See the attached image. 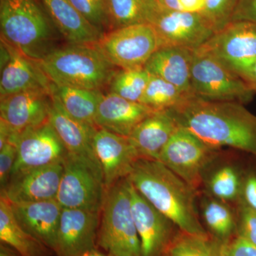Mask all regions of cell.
<instances>
[{"label": "cell", "mask_w": 256, "mask_h": 256, "mask_svg": "<svg viewBox=\"0 0 256 256\" xmlns=\"http://www.w3.org/2000/svg\"><path fill=\"white\" fill-rule=\"evenodd\" d=\"M169 110L178 126L208 146L233 148L256 158V116L244 104L194 96Z\"/></svg>", "instance_id": "6da1fadb"}, {"label": "cell", "mask_w": 256, "mask_h": 256, "mask_svg": "<svg viewBox=\"0 0 256 256\" xmlns=\"http://www.w3.org/2000/svg\"><path fill=\"white\" fill-rule=\"evenodd\" d=\"M127 178L178 230L197 235L208 234L197 212L198 191L159 160L140 158Z\"/></svg>", "instance_id": "7a4b0ae2"}, {"label": "cell", "mask_w": 256, "mask_h": 256, "mask_svg": "<svg viewBox=\"0 0 256 256\" xmlns=\"http://www.w3.org/2000/svg\"><path fill=\"white\" fill-rule=\"evenodd\" d=\"M0 28L1 38L36 62L57 48L55 26L38 0H0Z\"/></svg>", "instance_id": "3957f363"}, {"label": "cell", "mask_w": 256, "mask_h": 256, "mask_svg": "<svg viewBox=\"0 0 256 256\" xmlns=\"http://www.w3.org/2000/svg\"><path fill=\"white\" fill-rule=\"evenodd\" d=\"M38 62L52 84L90 90L109 86L118 70L96 44L57 47Z\"/></svg>", "instance_id": "277c9868"}, {"label": "cell", "mask_w": 256, "mask_h": 256, "mask_svg": "<svg viewBox=\"0 0 256 256\" xmlns=\"http://www.w3.org/2000/svg\"><path fill=\"white\" fill-rule=\"evenodd\" d=\"M97 247L110 256H141L127 178L106 190Z\"/></svg>", "instance_id": "5b68a950"}, {"label": "cell", "mask_w": 256, "mask_h": 256, "mask_svg": "<svg viewBox=\"0 0 256 256\" xmlns=\"http://www.w3.org/2000/svg\"><path fill=\"white\" fill-rule=\"evenodd\" d=\"M191 86L194 96L207 100L246 105L256 95L244 79L202 47L194 50Z\"/></svg>", "instance_id": "8992f818"}, {"label": "cell", "mask_w": 256, "mask_h": 256, "mask_svg": "<svg viewBox=\"0 0 256 256\" xmlns=\"http://www.w3.org/2000/svg\"><path fill=\"white\" fill-rule=\"evenodd\" d=\"M220 150L180 126L158 160L198 191L203 183L204 172L220 156Z\"/></svg>", "instance_id": "52a82bcc"}, {"label": "cell", "mask_w": 256, "mask_h": 256, "mask_svg": "<svg viewBox=\"0 0 256 256\" xmlns=\"http://www.w3.org/2000/svg\"><path fill=\"white\" fill-rule=\"evenodd\" d=\"M96 45L110 63L120 69L144 68L160 48L156 30L149 24L106 32Z\"/></svg>", "instance_id": "ba28073f"}, {"label": "cell", "mask_w": 256, "mask_h": 256, "mask_svg": "<svg viewBox=\"0 0 256 256\" xmlns=\"http://www.w3.org/2000/svg\"><path fill=\"white\" fill-rule=\"evenodd\" d=\"M201 47L244 80L256 62V24L232 22Z\"/></svg>", "instance_id": "9c48e42d"}, {"label": "cell", "mask_w": 256, "mask_h": 256, "mask_svg": "<svg viewBox=\"0 0 256 256\" xmlns=\"http://www.w3.org/2000/svg\"><path fill=\"white\" fill-rule=\"evenodd\" d=\"M106 193L102 174L85 162L67 156L56 198L62 208L100 212Z\"/></svg>", "instance_id": "30bf717a"}, {"label": "cell", "mask_w": 256, "mask_h": 256, "mask_svg": "<svg viewBox=\"0 0 256 256\" xmlns=\"http://www.w3.org/2000/svg\"><path fill=\"white\" fill-rule=\"evenodd\" d=\"M151 25L158 34L160 48L178 46L195 50L215 34L202 13L170 10L163 6Z\"/></svg>", "instance_id": "8fae6325"}, {"label": "cell", "mask_w": 256, "mask_h": 256, "mask_svg": "<svg viewBox=\"0 0 256 256\" xmlns=\"http://www.w3.org/2000/svg\"><path fill=\"white\" fill-rule=\"evenodd\" d=\"M15 144L18 156L12 175L25 170L64 162L68 156L63 142L50 121L18 133Z\"/></svg>", "instance_id": "7c38bea8"}, {"label": "cell", "mask_w": 256, "mask_h": 256, "mask_svg": "<svg viewBox=\"0 0 256 256\" xmlns=\"http://www.w3.org/2000/svg\"><path fill=\"white\" fill-rule=\"evenodd\" d=\"M128 181L133 218L140 240L141 256H162L176 233V226Z\"/></svg>", "instance_id": "4fadbf2b"}, {"label": "cell", "mask_w": 256, "mask_h": 256, "mask_svg": "<svg viewBox=\"0 0 256 256\" xmlns=\"http://www.w3.org/2000/svg\"><path fill=\"white\" fill-rule=\"evenodd\" d=\"M92 148L102 170L106 190L129 176L140 158L130 140L97 128Z\"/></svg>", "instance_id": "5bb4252c"}, {"label": "cell", "mask_w": 256, "mask_h": 256, "mask_svg": "<svg viewBox=\"0 0 256 256\" xmlns=\"http://www.w3.org/2000/svg\"><path fill=\"white\" fill-rule=\"evenodd\" d=\"M100 212L63 208L57 232L55 256H75L97 248Z\"/></svg>", "instance_id": "9a60e30c"}, {"label": "cell", "mask_w": 256, "mask_h": 256, "mask_svg": "<svg viewBox=\"0 0 256 256\" xmlns=\"http://www.w3.org/2000/svg\"><path fill=\"white\" fill-rule=\"evenodd\" d=\"M52 105L50 88H35L2 98L0 121L20 133L48 121Z\"/></svg>", "instance_id": "2e32d148"}, {"label": "cell", "mask_w": 256, "mask_h": 256, "mask_svg": "<svg viewBox=\"0 0 256 256\" xmlns=\"http://www.w3.org/2000/svg\"><path fill=\"white\" fill-rule=\"evenodd\" d=\"M64 163L34 168L12 175L1 194L12 204L56 200L63 175Z\"/></svg>", "instance_id": "e0dca14e"}, {"label": "cell", "mask_w": 256, "mask_h": 256, "mask_svg": "<svg viewBox=\"0 0 256 256\" xmlns=\"http://www.w3.org/2000/svg\"><path fill=\"white\" fill-rule=\"evenodd\" d=\"M0 96L35 88H50V82L36 60L28 58L1 38Z\"/></svg>", "instance_id": "ac0fdd59"}, {"label": "cell", "mask_w": 256, "mask_h": 256, "mask_svg": "<svg viewBox=\"0 0 256 256\" xmlns=\"http://www.w3.org/2000/svg\"><path fill=\"white\" fill-rule=\"evenodd\" d=\"M50 92L52 105L48 121L63 142L68 156L85 162L102 175L92 148V138L97 127L84 124L69 116L57 98Z\"/></svg>", "instance_id": "d6986e66"}, {"label": "cell", "mask_w": 256, "mask_h": 256, "mask_svg": "<svg viewBox=\"0 0 256 256\" xmlns=\"http://www.w3.org/2000/svg\"><path fill=\"white\" fill-rule=\"evenodd\" d=\"M16 222L54 252L62 208L56 200L12 204Z\"/></svg>", "instance_id": "ffe728a7"}, {"label": "cell", "mask_w": 256, "mask_h": 256, "mask_svg": "<svg viewBox=\"0 0 256 256\" xmlns=\"http://www.w3.org/2000/svg\"><path fill=\"white\" fill-rule=\"evenodd\" d=\"M154 112L140 102L126 100L109 92L102 96L95 118V126L129 137L134 128Z\"/></svg>", "instance_id": "44dd1931"}, {"label": "cell", "mask_w": 256, "mask_h": 256, "mask_svg": "<svg viewBox=\"0 0 256 256\" xmlns=\"http://www.w3.org/2000/svg\"><path fill=\"white\" fill-rule=\"evenodd\" d=\"M56 28L69 44H95L104 34L76 9L70 0H38Z\"/></svg>", "instance_id": "7402d4cb"}, {"label": "cell", "mask_w": 256, "mask_h": 256, "mask_svg": "<svg viewBox=\"0 0 256 256\" xmlns=\"http://www.w3.org/2000/svg\"><path fill=\"white\" fill-rule=\"evenodd\" d=\"M178 128L170 110L154 111L138 124L128 138L141 158L158 160Z\"/></svg>", "instance_id": "603a6c76"}, {"label": "cell", "mask_w": 256, "mask_h": 256, "mask_svg": "<svg viewBox=\"0 0 256 256\" xmlns=\"http://www.w3.org/2000/svg\"><path fill=\"white\" fill-rule=\"evenodd\" d=\"M194 50L178 46L161 47L153 54L144 68L154 76L173 84L180 90L193 94L191 68Z\"/></svg>", "instance_id": "cb8c5ba5"}, {"label": "cell", "mask_w": 256, "mask_h": 256, "mask_svg": "<svg viewBox=\"0 0 256 256\" xmlns=\"http://www.w3.org/2000/svg\"><path fill=\"white\" fill-rule=\"evenodd\" d=\"M0 242L8 244L22 256H54L44 242L22 228L16 222L10 202L0 196Z\"/></svg>", "instance_id": "d4e9b609"}, {"label": "cell", "mask_w": 256, "mask_h": 256, "mask_svg": "<svg viewBox=\"0 0 256 256\" xmlns=\"http://www.w3.org/2000/svg\"><path fill=\"white\" fill-rule=\"evenodd\" d=\"M50 89L69 116L84 124L95 126L96 112L104 96L100 90L57 86L52 82Z\"/></svg>", "instance_id": "484cf974"}, {"label": "cell", "mask_w": 256, "mask_h": 256, "mask_svg": "<svg viewBox=\"0 0 256 256\" xmlns=\"http://www.w3.org/2000/svg\"><path fill=\"white\" fill-rule=\"evenodd\" d=\"M162 6L158 0H108L110 31L154 22Z\"/></svg>", "instance_id": "4316f807"}, {"label": "cell", "mask_w": 256, "mask_h": 256, "mask_svg": "<svg viewBox=\"0 0 256 256\" xmlns=\"http://www.w3.org/2000/svg\"><path fill=\"white\" fill-rule=\"evenodd\" d=\"M223 246L210 234L197 235L178 229L162 256H223Z\"/></svg>", "instance_id": "83f0119b"}, {"label": "cell", "mask_w": 256, "mask_h": 256, "mask_svg": "<svg viewBox=\"0 0 256 256\" xmlns=\"http://www.w3.org/2000/svg\"><path fill=\"white\" fill-rule=\"evenodd\" d=\"M202 215L208 233L214 238L224 244L236 236L237 218L226 202L208 198L202 207Z\"/></svg>", "instance_id": "f1b7e54d"}, {"label": "cell", "mask_w": 256, "mask_h": 256, "mask_svg": "<svg viewBox=\"0 0 256 256\" xmlns=\"http://www.w3.org/2000/svg\"><path fill=\"white\" fill-rule=\"evenodd\" d=\"M194 96L184 92L163 79L151 75L140 104L154 111L169 110Z\"/></svg>", "instance_id": "f546056e"}, {"label": "cell", "mask_w": 256, "mask_h": 256, "mask_svg": "<svg viewBox=\"0 0 256 256\" xmlns=\"http://www.w3.org/2000/svg\"><path fill=\"white\" fill-rule=\"evenodd\" d=\"M244 176L236 166L224 165L210 175L206 182L207 188L216 200L224 202H238Z\"/></svg>", "instance_id": "4dcf8cb0"}, {"label": "cell", "mask_w": 256, "mask_h": 256, "mask_svg": "<svg viewBox=\"0 0 256 256\" xmlns=\"http://www.w3.org/2000/svg\"><path fill=\"white\" fill-rule=\"evenodd\" d=\"M150 76L144 68L120 69L109 84L110 92L126 100L140 102Z\"/></svg>", "instance_id": "1f68e13d"}, {"label": "cell", "mask_w": 256, "mask_h": 256, "mask_svg": "<svg viewBox=\"0 0 256 256\" xmlns=\"http://www.w3.org/2000/svg\"><path fill=\"white\" fill-rule=\"evenodd\" d=\"M89 22L102 34L110 31L108 0H70Z\"/></svg>", "instance_id": "d6a6232c"}, {"label": "cell", "mask_w": 256, "mask_h": 256, "mask_svg": "<svg viewBox=\"0 0 256 256\" xmlns=\"http://www.w3.org/2000/svg\"><path fill=\"white\" fill-rule=\"evenodd\" d=\"M238 0H206L202 14L216 32L220 31L232 21Z\"/></svg>", "instance_id": "836d02e7"}, {"label": "cell", "mask_w": 256, "mask_h": 256, "mask_svg": "<svg viewBox=\"0 0 256 256\" xmlns=\"http://www.w3.org/2000/svg\"><path fill=\"white\" fill-rule=\"evenodd\" d=\"M236 236L256 246V212L238 202Z\"/></svg>", "instance_id": "e575fe53"}, {"label": "cell", "mask_w": 256, "mask_h": 256, "mask_svg": "<svg viewBox=\"0 0 256 256\" xmlns=\"http://www.w3.org/2000/svg\"><path fill=\"white\" fill-rule=\"evenodd\" d=\"M18 150L15 143L8 142L0 149V188L4 190L9 183L16 162Z\"/></svg>", "instance_id": "d590c367"}, {"label": "cell", "mask_w": 256, "mask_h": 256, "mask_svg": "<svg viewBox=\"0 0 256 256\" xmlns=\"http://www.w3.org/2000/svg\"><path fill=\"white\" fill-rule=\"evenodd\" d=\"M223 256H256V246L235 236L228 242H224Z\"/></svg>", "instance_id": "8d00e7d4"}, {"label": "cell", "mask_w": 256, "mask_h": 256, "mask_svg": "<svg viewBox=\"0 0 256 256\" xmlns=\"http://www.w3.org/2000/svg\"><path fill=\"white\" fill-rule=\"evenodd\" d=\"M256 212V172H248L242 178L239 201ZM237 202V203H238Z\"/></svg>", "instance_id": "74e56055"}, {"label": "cell", "mask_w": 256, "mask_h": 256, "mask_svg": "<svg viewBox=\"0 0 256 256\" xmlns=\"http://www.w3.org/2000/svg\"><path fill=\"white\" fill-rule=\"evenodd\" d=\"M239 21L256 24V0H238L230 22Z\"/></svg>", "instance_id": "f35d334b"}, {"label": "cell", "mask_w": 256, "mask_h": 256, "mask_svg": "<svg viewBox=\"0 0 256 256\" xmlns=\"http://www.w3.org/2000/svg\"><path fill=\"white\" fill-rule=\"evenodd\" d=\"M178 2L180 11L201 13L206 0H178Z\"/></svg>", "instance_id": "ab89813d"}, {"label": "cell", "mask_w": 256, "mask_h": 256, "mask_svg": "<svg viewBox=\"0 0 256 256\" xmlns=\"http://www.w3.org/2000/svg\"><path fill=\"white\" fill-rule=\"evenodd\" d=\"M244 80L246 82L252 92L256 94V62L247 76L244 78Z\"/></svg>", "instance_id": "60d3db41"}, {"label": "cell", "mask_w": 256, "mask_h": 256, "mask_svg": "<svg viewBox=\"0 0 256 256\" xmlns=\"http://www.w3.org/2000/svg\"><path fill=\"white\" fill-rule=\"evenodd\" d=\"M0 256H22L8 244L0 242Z\"/></svg>", "instance_id": "b9f144b4"}, {"label": "cell", "mask_w": 256, "mask_h": 256, "mask_svg": "<svg viewBox=\"0 0 256 256\" xmlns=\"http://www.w3.org/2000/svg\"><path fill=\"white\" fill-rule=\"evenodd\" d=\"M75 256H110L108 254H106L104 250H100L98 248H95L92 249V250H88L82 252V254H79V255Z\"/></svg>", "instance_id": "7bdbcfd3"}, {"label": "cell", "mask_w": 256, "mask_h": 256, "mask_svg": "<svg viewBox=\"0 0 256 256\" xmlns=\"http://www.w3.org/2000/svg\"><path fill=\"white\" fill-rule=\"evenodd\" d=\"M158 1H159V2H160V0H158Z\"/></svg>", "instance_id": "ee69618b"}]
</instances>
